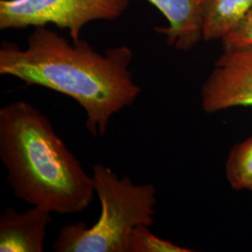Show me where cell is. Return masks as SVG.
I'll return each mask as SVG.
<instances>
[{
    "instance_id": "1",
    "label": "cell",
    "mask_w": 252,
    "mask_h": 252,
    "mask_svg": "<svg viewBox=\"0 0 252 252\" xmlns=\"http://www.w3.org/2000/svg\"><path fill=\"white\" fill-rule=\"evenodd\" d=\"M133 57L128 46L100 54L81 38L69 42L47 27H37L28 36L26 49L2 42L0 75L75 100L85 112L88 132L104 136L111 118L132 106L141 93L129 68Z\"/></svg>"
},
{
    "instance_id": "2",
    "label": "cell",
    "mask_w": 252,
    "mask_h": 252,
    "mask_svg": "<svg viewBox=\"0 0 252 252\" xmlns=\"http://www.w3.org/2000/svg\"><path fill=\"white\" fill-rule=\"evenodd\" d=\"M0 161L15 197L32 207L78 214L88 208L95 194L93 177L51 121L25 100L0 109Z\"/></svg>"
},
{
    "instance_id": "3",
    "label": "cell",
    "mask_w": 252,
    "mask_h": 252,
    "mask_svg": "<svg viewBox=\"0 0 252 252\" xmlns=\"http://www.w3.org/2000/svg\"><path fill=\"white\" fill-rule=\"evenodd\" d=\"M92 177L101 205L97 221L90 227L82 221L63 225L53 249L56 252H129L135 227L154 223L156 189L151 183L135 184L126 176L120 178L104 164H94Z\"/></svg>"
},
{
    "instance_id": "4",
    "label": "cell",
    "mask_w": 252,
    "mask_h": 252,
    "mask_svg": "<svg viewBox=\"0 0 252 252\" xmlns=\"http://www.w3.org/2000/svg\"><path fill=\"white\" fill-rule=\"evenodd\" d=\"M128 6L129 0H0V29L54 25L68 30L76 41L86 25L98 20L113 21Z\"/></svg>"
},
{
    "instance_id": "5",
    "label": "cell",
    "mask_w": 252,
    "mask_h": 252,
    "mask_svg": "<svg viewBox=\"0 0 252 252\" xmlns=\"http://www.w3.org/2000/svg\"><path fill=\"white\" fill-rule=\"evenodd\" d=\"M201 98L207 113L252 107V50L223 52L202 87Z\"/></svg>"
},
{
    "instance_id": "6",
    "label": "cell",
    "mask_w": 252,
    "mask_h": 252,
    "mask_svg": "<svg viewBox=\"0 0 252 252\" xmlns=\"http://www.w3.org/2000/svg\"><path fill=\"white\" fill-rule=\"evenodd\" d=\"M52 221V213L40 207L23 212L6 208L0 216V252H44L47 229Z\"/></svg>"
},
{
    "instance_id": "7",
    "label": "cell",
    "mask_w": 252,
    "mask_h": 252,
    "mask_svg": "<svg viewBox=\"0 0 252 252\" xmlns=\"http://www.w3.org/2000/svg\"><path fill=\"white\" fill-rule=\"evenodd\" d=\"M165 17L166 27L155 30L175 49L187 52L203 39V0H147Z\"/></svg>"
},
{
    "instance_id": "8",
    "label": "cell",
    "mask_w": 252,
    "mask_h": 252,
    "mask_svg": "<svg viewBox=\"0 0 252 252\" xmlns=\"http://www.w3.org/2000/svg\"><path fill=\"white\" fill-rule=\"evenodd\" d=\"M252 7V0H203V39L221 40Z\"/></svg>"
},
{
    "instance_id": "9",
    "label": "cell",
    "mask_w": 252,
    "mask_h": 252,
    "mask_svg": "<svg viewBox=\"0 0 252 252\" xmlns=\"http://www.w3.org/2000/svg\"><path fill=\"white\" fill-rule=\"evenodd\" d=\"M226 178L234 189L252 188V136L235 145L226 162Z\"/></svg>"
},
{
    "instance_id": "10",
    "label": "cell",
    "mask_w": 252,
    "mask_h": 252,
    "mask_svg": "<svg viewBox=\"0 0 252 252\" xmlns=\"http://www.w3.org/2000/svg\"><path fill=\"white\" fill-rule=\"evenodd\" d=\"M191 250L162 239L150 230V226L135 227L130 236L129 252H190Z\"/></svg>"
},
{
    "instance_id": "11",
    "label": "cell",
    "mask_w": 252,
    "mask_h": 252,
    "mask_svg": "<svg viewBox=\"0 0 252 252\" xmlns=\"http://www.w3.org/2000/svg\"><path fill=\"white\" fill-rule=\"evenodd\" d=\"M221 42L223 52L252 50V7Z\"/></svg>"
},
{
    "instance_id": "12",
    "label": "cell",
    "mask_w": 252,
    "mask_h": 252,
    "mask_svg": "<svg viewBox=\"0 0 252 252\" xmlns=\"http://www.w3.org/2000/svg\"><path fill=\"white\" fill-rule=\"evenodd\" d=\"M251 190H252V189H251Z\"/></svg>"
}]
</instances>
